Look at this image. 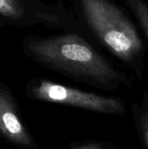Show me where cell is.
Here are the masks:
<instances>
[{"label":"cell","instance_id":"cell-1","mask_svg":"<svg viewBox=\"0 0 148 149\" xmlns=\"http://www.w3.org/2000/svg\"><path fill=\"white\" fill-rule=\"evenodd\" d=\"M26 51L44 65L98 88L114 90L128 83L123 72L74 33L31 39L26 45Z\"/></svg>","mask_w":148,"mask_h":149},{"label":"cell","instance_id":"cell-2","mask_svg":"<svg viewBox=\"0 0 148 149\" xmlns=\"http://www.w3.org/2000/svg\"><path fill=\"white\" fill-rule=\"evenodd\" d=\"M80 10L88 26L111 53L140 74L144 45L122 10L106 0H83Z\"/></svg>","mask_w":148,"mask_h":149},{"label":"cell","instance_id":"cell-3","mask_svg":"<svg viewBox=\"0 0 148 149\" xmlns=\"http://www.w3.org/2000/svg\"><path fill=\"white\" fill-rule=\"evenodd\" d=\"M34 99L73 107L98 113L121 116L126 114L124 101L118 97L105 96L69 87L50 80H40L31 89Z\"/></svg>","mask_w":148,"mask_h":149},{"label":"cell","instance_id":"cell-4","mask_svg":"<svg viewBox=\"0 0 148 149\" xmlns=\"http://www.w3.org/2000/svg\"><path fill=\"white\" fill-rule=\"evenodd\" d=\"M0 132L21 148H37L33 139L17 115L10 95L3 89H0Z\"/></svg>","mask_w":148,"mask_h":149},{"label":"cell","instance_id":"cell-5","mask_svg":"<svg viewBox=\"0 0 148 149\" xmlns=\"http://www.w3.org/2000/svg\"><path fill=\"white\" fill-rule=\"evenodd\" d=\"M134 122L144 149H148V93L133 107Z\"/></svg>","mask_w":148,"mask_h":149},{"label":"cell","instance_id":"cell-6","mask_svg":"<svg viewBox=\"0 0 148 149\" xmlns=\"http://www.w3.org/2000/svg\"><path fill=\"white\" fill-rule=\"evenodd\" d=\"M125 3L134 14L148 39V6L140 0H126Z\"/></svg>","mask_w":148,"mask_h":149},{"label":"cell","instance_id":"cell-7","mask_svg":"<svg viewBox=\"0 0 148 149\" xmlns=\"http://www.w3.org/2000/svg\"><path fill=\"white\" fill-rule=\"evenodd\" d=\"M25 9L21 2L16 0H0V14L11 19H20Z\"/></svg>","mask_w":148,"mask_h":149},{"label":"cell","instance_id":"cell-8","mask_svg":"<svg viewBox=\"0 0 148 149\" xmlns=\"http://www.w3.org/2000/svg\"><path fill=\"white\" fill-rule=\"evenodd\" d=\"M72 149H112L110 147H107L106 144L99 142H90L85 143L81 145H78Z\"/></svg>","mask_w":148,"mask_h":149}]
</instances>
